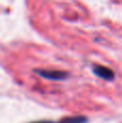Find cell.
Returning a JSON list of instances; mask_svg holds the SVG:
<instances>
[{
    "label": "cell",
    "mask_w": 122,
    "mask_h": 123,
    "mask_svg": "<svg viewBox=\"0 0 122 123\" xmlns=\"http://www.w3.org/2000/svg\"><path fill=\"white\" fill-rule=\"evenodd\" d=\"M37 74L48 80H65L68 78V74L66 71H60V70H45V69H35Z\"/></svg>",
    "instance_id": "obj_1"
},
{
    "label": "cell",
    "mask_w": 122,
    "mask_h": 123,
    "mask_svg": "<svg viewBox=\"0 0 122 123\" xmlns=\"http://www.w3.org/2000/svg\"><path fill=\"white\" fill-rule=\"evenodd\" d=\"M93 72L96 74L97 77L104 79L107 81H111L115 79V72L112 71L110 68L105 67L102 65H94L93 66Z\"/></svg>",
    "instance_id": "obj_2"
},
{
    "label": "cell",
    "mask_w": 122,
    "mask_h": 123,
    "mask_svg": "<svg viewBox=\"0 0 122 123\" xmlns=\"http://www.w3.org/2000/svg\"><path fill=\"white\" fill-rule=\"evenodd\" d=\"M88 121L85 117H82V116H75V117H66L63 118L62 120H60L56 123H85Z\"/></svg>",
    "instance_id": "obj_3"
},
{
    "label": "cell",
    "mask_w": 122,
    "mask_h": 123,
    "mask_svg": "<svg viewBox=\"0 0 122 123\" xmlns=\"http://www.w3.org/2000/svg\"><path fill=\"white\" fill-rule=\"evenodd\" d=\"M31 123H52L51 121H37V122H31Z\"/></svg>",
    "instance_id": "obj_4"
}]
</instances>
